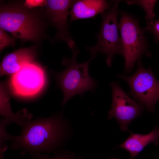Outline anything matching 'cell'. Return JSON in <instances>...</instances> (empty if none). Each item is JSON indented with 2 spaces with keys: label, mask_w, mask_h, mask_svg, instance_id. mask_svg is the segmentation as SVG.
<instances>
[{
  "label": "cell",
  "mask_w": 159,
  "mask_h": 159,
  "mask_svg": "<svg viewBox=\"0 0 159 159\" xmlns=\"http://www.w3.org/2000/svg\"><path fill=\"white\" fill-rule=\"evenodd\" d=\"M37 49V47L33 45L19 48L6 55L0 64V76L12 75L24 65L34 62Z\"/></svg>",
  "instance_id": "10"
},
{
  "label": "cell",
  "mask_w": 159,
  "mask_h": 159,
  "mask_svg": "<svg viewBox=\"0 0 159 159\" xmlns=\"http://www.w3.org/2000/svg\"><path fill=\"white\" fill-rule=\"evenodd\" d=\"M130 136L118 147L123 148L130 153V159H133L148 144L154 143L156 145L159 142V127H156L149 133L142 134L130 132Z\"/></svg>",
  "instance_id": "12"
},
{
  "label": "cell",
  "mask_w": 159,
  "mask_h": 159,
  "mask_svg": "<svg viewBox=\"0 0 159 159\" xmlns=\"http://www.w3.org/2000/svg\"><path fill=\"white\" fill-rule=\"evenodd\" d=\"M6 31L0 28V52L5 48L9 46H14L15 44L16 38L10 36Z\"/></svg>",
  "instance_id": "15"
},
{
  "label": "cell",
  "mask_w": 159,
  "mask_h": 159,
  "mask_svg": "<svg viewBox=\"0 0 159 159\" xmlns=\"http://www.w3.org/2000/svg\"><path fill=\"white\" fill-rule=\"evenodd\" d=\"M157 0H127L126 2L129 5L136 4L140 6L145 12V19L148 21H151L155 16L154 7Z\"/></svg>",
  "instance_id": "14"
},
{
  "label": "cell",
  "mask_w": 159,
  "mask_h": 159,
  "mask_svg": "<svg viewBox=\"0 0 159 159\" xmlns=\"http://www.w3.org/2000/svg\"><path fill=\"white\" fill-rule=\"evenodd\" d=\"M0 114L3 117L15 122L21 127L32 117V115L29 113L26 109L20 110L15 113L12 111L9 97L4 85L2 83L0 84Z\"/></svg>",
  "instance_id": "13"
},
{
  "label": "cell",
  "mask_w": 159,
  "mask_h": 159,
  "mask_svg": "<svg viewBox=\"0 0 159 159\" xmlns=\"http://www.w3.org/2000/svg\"><path fill=\"white\" fill-rule=\"evenodd\" d=\"M71 49L72 53V57L64 58L62 61V65L66 66V68L55 75L57 85L63 92V106L76 95L83 96L87 91L93 92L98 83L89 73V64L95 56H92L87 61L79 63L76 60L79 51L78 48L75 45Z\"/></svg>",
  "instance_id": "3"
},
{
  "label": "cell",
  "mask_w": 159,
  "mask_h": 159,
  "mask_svg": "<svg viewBox=\"0 0 159 159\" xmlns=\"http://www.w3.org/2000/svg\"><path fill=\"white\" fill-rule=\"evenodd\" d=\"M72 1L47 0L45 8L49 24L56 30L54 39L65 42L71 49L75 45V42L69 31L67 18Z\"/></svg>",
  "instance_id": "9"
},
{
  "label": "cell",
  "mask_w": 159,
  "mask_h": 159,
  "mask_svg": "<svg viewBox=\"0 0 159 159\" xmlns=\"http://www.w3.org/2000/svg\"><path fill=\"white\" fill-rule=\"evenodd\" d=\"M118 26L125 52V73H130L133 70L136 61L140 62L142 56L150 57L145 28H141L139 19L123 11Z\"/></svg>",
  "instance_id": "4"
},
{
  "label": "cell",
  "mask_w": 159,
  "mask_h": 159,
  "mask_svg": "<svg viewBox=\"0 0 159 159\" xmlns=\"http://www.w3.org/2000/svg\"><path fill=\"white\" fill-rule=\"evenodd\" d=\"M120 1H115L112 7L100 14L102 23L99 32L96 34L97 41L94 46L87 47L89 54L95 56L97 52L105 54L107 65L111 67L114 56L122 55L125 58L124 48L121 37L118 33L117 20L118 6Z\"/></svg>",
  "instance_id": "5"
},
{
  "label": "cell",
  "mask_w": 159,
  "mask_h": 159,
  "mask_svg": "<svg viewBox=\"0 0 159 159\" xmlns=\"http://www.w3.org/2000/svg\"><path fill=\"white\" fill-rule=\"evenodd\" d=\"M111 8V4L106 0H72L69 12V21L94 18Z\"/></svg>",
  "instance_id": "11"
},
{
  "label": "cell",
  "mask_w": 159,
  "mask_h": 159,
  "mask_svg": "<svg viewBox=\"0 0 159 159\" xmlns=\"http://www.w3.org/2000/svg\"><path fill=\"white\" fill-rule=\"evenodd\" d=\"M112 93L111 108L108 112V118H114L119 124L120 129L125 132L128 130L129 123L140 116L144 105L131 98L116 82L110 83Z\"/></svg>",
  "instance_id": "8"
},
{
  "label": "cell",
  "mask_w": 159,
  "mask_h": 159,
  "mask_svg": "<svg viewBox=\"0 0 159 159\" xmlns=\"http://www.w3.org/2000/svg\"><path fill=\"white\" fill-rule=\"evenodd\" d=\"M12 122L4 117H2L0 120V141H8L14 140L16 136L10 135L7 132L6 127L8 125L11 124Z\"/></svg>",
  "instance_id": "17"
},
{
  "label": "cell",
  "mask_w": 159,
  "mask_h": 159,
  "mask_svg": "<svg viewBox=\"0 0 159 159\" xmlns=\"http://www.w3.org/2000/svg\"><path fill=\"white\" fill-rule=\"evenodd\" d=\"M138 66L135 72L130 76H117L128 83L130 89L129 94L144 105L148 111L154 113L155 104L159 100V82L150 67L145 69L140 62H138Z\"/></svg>",
  "instance_id": "6"
},
{
  "label": "cell",
  "mask_w": 159,
  "mask_h": 159,
  "mask_svg": "<svg viewBox=\"0 0 159 159\" xmlns=\"http://www.w3.org/2000/svg\"><path fill=\"white\" fill-rule=\"evenodd\" d=\"M44 71L33 62L24 65L12 75L9 85L13 94L21 97H31L37 95L45 82Z\"/></svg>",
  "instance_id": "7"
},
{
  "label": "cell",
  "mask_w": 159,
  "mask_h": 159,
  "mask_svg": "<svg viewBox=\"0 0 159 159\" xmlns=\"http://www.w3.org/2000/svg\"><path fill=\"white\" fill-rule=\"evenodd\" d=\"M49 25L44 7L30 8L22 0L0 4V28L19 39L21 43L31 42L39 47L45 40L53 42L47 33Z\"/></svg>",
  "instance_id": "2"
},
{
  "label": "cell",
  "mask_w": 159,
  "mask_h": 159,
  "mask_svg": "<svg viewBox=\"0 0 159 159\" xmlns=\"http://www.w3.org/2000/svg\"><path fill=\"white\" fill-rule=\"evenodd\" d=\"M69 128L61 114L30 120L22 127L20 135L16 136L9 147L14 150H21L22 155L28 154L33 156L49 153L63 144Z\"/></svg>",
  "instance_id": "1"
},
{
  "label": "cell",
  "mask_w": 159,
  "mask_h": 159,
  "mask_svg": "<svg viewBox=\"0 0 159 159\" xmlns=\"http://www.w3.org/2000/svg\"><path fill=\"white\" fill-rule=\"evenodd\" d=\"M7 148L5 141H0V159H4V154Z\"/></svg>",
  "instance_id": "20"
},
{
  "label": "cell",
  "mask_w": 159,
  "mask_h": 159,
  "mask_svg": "<svg viewBox=\"0 0 159 159\" xmlns=\"http://www.w3.org/2000/svg\"><path fill=\"white\" fill-rule=\"evenodd\" d=\"M25 5L30 8L43 7L45 6L46 0H26L25 1Z\"/></svg>",
  "instance_id": "19"
},
{
  "label": "cell",
  "mask_w": 159,
  "mask_h": 159,
  "mask_svg": "<svg viewBox=\"0 0 159 159\" xmlns=\"http://www.w3.org/2000/svg\"><path fill=\"white\" fill-rule=\"evenodd\" d=\"M30 159H73L66 153L57 154L53 156L46 154L35 155Z\"/></svg>",
  "instance_id": "18"
},
{
  "label": "cell",
  "mask_w": 159,
  "mask_h": 159,
  "mask_svg": "<svg viewBox=\"0 0 159 159\" xmlns=\"http://www.w3.org/2000/svg\"><path fill=\"white\" fill-rule=\"evenodd\" d=\"M147 31L153 36L154 41L159 44V19H153L147 22V26L145 27Z\"/></svg>",
  "instance_id": "16"
}]
</instances>
